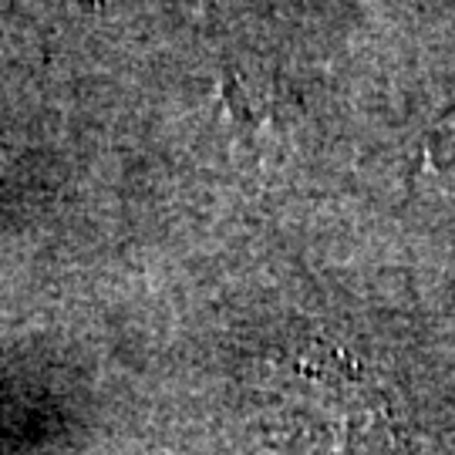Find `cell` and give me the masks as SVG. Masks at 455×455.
Returning <instances> with one entry per match:
<instances>
[{"label": "cell", "instance_id": "obj_3", "mask_svg": "<svg viewBox=\"0 0 455 455\" xmlns=\"http://www.w3.org/2000/svg\"><path fill=\"white\" fill-rule=\"evenodd\" d=\"M445 135H449V139H452V142H455V118H452V122H449V129H445Z\"/></svg>", "mask_w": 455, "mask_h": 455}, {"label": "cell", "instance_id": "obj_2", "mask_svg": "<svg viewBox=\"0 0 455 455\" xmlns=\"http://www.w3.org/2000/svg\"><path fill=\"white\" fill-rule=\"evenodd\" d=\"M223 108L227 118L246 135H260L267 122H274L280 112V92L270 78L233 71L223 84Z\"/></svg>", "mask_w": 455, "mask_h": 455}, {"label": "cell", "instance_id": "obj_1", "mask_svg": "<svg viewBox=\"0 0 455 455\" xmlns=\"http://www.w3.org/2000/svg\"><path fill=\"white\" fill-rule=\"evenodd\" d=\"M287 419L324 442L327 455H358L391 425L385 391L344 347L310 341L287 368Z\"/></svg>", "mask_w": 455, "mask_h": 455}]
</instances>
